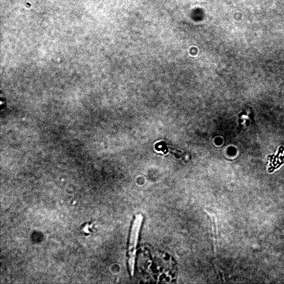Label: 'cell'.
Wrapping results in <instances>:
<instances>
[{"label": "cell", "instance_id": "1", "mask_svg": "<svg viewBox=\"0 0 284 284\" xmlns=\"http://www.w3.org/2000/svg\"><path fill=\"white\" fill-rule=\"evenodd\" d=\"M143 218L141 214L137 215L131 228L128 247V266L129 271L132 276L134 274L137 247Z\"/></svg>", "mask_w": 284, "mask_h": 284}]
</instances>
